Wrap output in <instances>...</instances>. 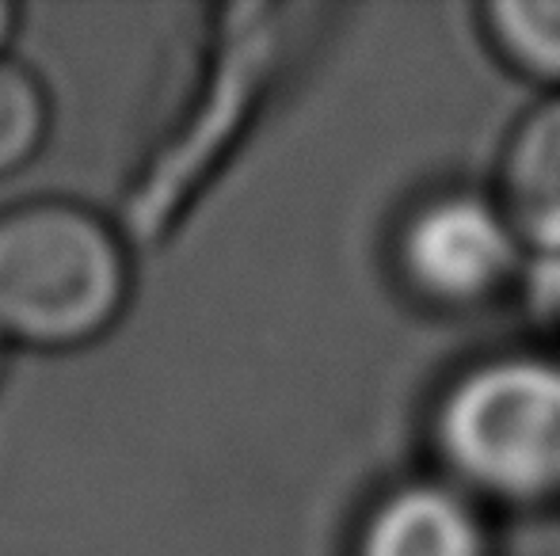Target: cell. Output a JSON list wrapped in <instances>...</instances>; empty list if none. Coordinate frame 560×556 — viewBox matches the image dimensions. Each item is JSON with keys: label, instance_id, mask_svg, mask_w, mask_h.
Returning a JSON list of instances; mask_svg holds the SVG:
<instances>
[{"label": "cell", "instance_id": "1", "mask_svg": "<svg viewBox=\"0 0 560 556\" xmlns=\"http://www.w3.org/2000/svg\"><path fill=\"white\" fill-rule=\"evenodd\" d=\"M443 481L488 511H560V351H495L457 366L428 409Z\"/></svg>", "mask_w": 560, "mask_h": 556}, {"label": "cell", "instance_id": "2", "mask_svg": "<svg viewBox=\"0 0 560 556\" xmlns=\"http://www.w3.org/2000/svg\"><path fill=\"white\" fill-rule=\"evenodd\" d=\"M130 297L122 237L69 199L0 210V343L81 351L115 328Z\"/></svg>", "mask_w": 560, "mask_h": 556}, {"label": "cell", "instance_id": "9", "mask_svg": "<svg viewBox=\"0 0 560 556\" xmlns=\"http://www.w3.org/2000/svg\"><path fill=\"white\" fill-rule=\"evenodd\" d=\"M15 4H8V0H0V58H4L8 43H12V31H15Z\"/></svg>", "mask_w": 560, "mask_h": 556}, {"label": "cell", "instance_id": "6", "mask_svg": "<svg viewBox=\"0 0 560 556\" xmlns=\"http://www.w3.org/2000/svg\"><path fill=\"white\" fill-rule=\"evenodd\" d=\"M480 38L508 73L560 92V0H488L480 8Z\"/></svg>", "mask_w": 560, "mask_h": 556}, {"label": "cell", "instance_id": "3", "mask_svg": "<svg viewBox=\"0 0 560 556\" xmlns=\"http://www.w3.org/2000/svg\"><path fill=\"white\" fill-rule=\"evenodd\" d=\"M393 275L431 312H480L530 275V252L488 187H439L393 229Z\"/></svg>", "mask_w": 560, "mask_h": 556}, {"label": "cell", "instance_id": "4", "mask_svg": "<svg viewBox=\"0 0 560 556\" xmlns=\"http://www.w3.org/2000/svg\"><path fill=\"white\" fill-rule=\"evenodd\" d=\"M351 556H495L492 511L439 473L416 476L370 504Z\"/></svg>", "mask_w": 560, "mask_h": 556}, {"label": "cell", "instance_id": "8", "mask_svg": "<svg viewBox=\"0 0 560 556\" xmlns=\"http://www.w3.org/2000/svg\"><path fill=\"white\" fill-rule=\"evenodd\" d=\"M530 289L534 305L546 317V324L560 332V256L553 260H534L530 263Z\"/></svg>", "mask_w": 560, "mask_h": 556}, {"label": "cell", "instance_id": "5", "mask_svg": "<svg viewBox=\"0 0 560 556\" xmlns=\"http://www.w3.org/2000/svg\"><path fill=\"white\" fill-rule=\"evenodd\" d=\"M488 191L530 260L560 256V92L541 96L511 122Z\"/></svg>", "mask_w": 560, "mask_h": 556}, {"label": "cell", "instance_id": "7", "mask_svg": "<svg viewBox=\"0 0 560 556\" xmlns=\"http://www.w3.org/2000/svg\"><path fill=\"white\" fill-rule=\"evenodd\" d=\"M50 138V96L35 69L0 58V176L27 168Z\"/></svg>", "mask_w": 560, "mask_h": 556}]
</instances>
